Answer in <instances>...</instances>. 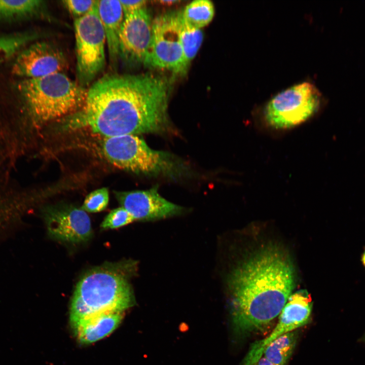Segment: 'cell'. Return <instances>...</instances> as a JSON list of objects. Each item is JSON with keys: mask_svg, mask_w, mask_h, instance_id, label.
Masks as SVG:
<instances>
[{"mask_svg": "<svg viewBox=\"0 0 365 365\" xmlns=\"http://www.w3.org/2000/svg\"><path fill=\"white\" fill-rule=\"evenodd\" d=\"M45 5L40 0H0V21L44 16Z\"/></svg>", "mask_w": 365, "mask_h": 365, "instance_id": "2e32d148", "label": "cell"}, {"mask_svg": "<svg viewBox=\"0 0 365 365\" xmlns=\"http://www.w3.org/2000/svg\"><path fill=\"white\" fill-rule=\"evenodd\" d=\"M123 312H104L71 324L76 337L81 343L91 344L112 333L121 323L123 317Z\"/></svg>", "mask_w": 365, "mask_h": 365, "instance_id": "9a60e30c", "label": "cell"}, {"mask_svg": "<svg viewBox=\"0 0 365 365\" xmlns=\"http://www.w3.org/2000/svg\"><path fill=\"white\" fill-rule=\"evenodd\" d=\"M115 195L121 206L134 221H156L181 215L186 211L161 196L157 187L147 190L115 192Z\"/></svg>", "mask_w": 365, "mask_h": 365, "instance_id": "7c38bea8", "label": "cell"}, {"mask_svg": "<svg viewBox=\"0 0 365 365\" xmlns=\"http://www.w3.org/2000/svg\"><path fill=\"white\" fill-rule=\"evenodd\" d=\"M169 85L148 74L105 75L87 90L83 107L71 126L86 127L104 137L170 130L167 114Z\"/></svg>", "mask_w": 365, "mask_h": 365, "instance_id": "6da1fadb", "label": "cell"}, {"mask_svg": "<svg viewBox=\"0 0 365 365\" xmlns=\"http://www.w3.org/2000/svg\"><path fill=\"white\" fill-rule=\"evenodd\" d=\"M179 1H176V0H174V1H173V0H170V1H159V3H160L161 4H162V5H167V6H168V5L170 6V5L175 4V3H179Z\"/></svg>", "mask_w": 365, "mask_h": 365, "instance_id": "484cf974", "label": "cell"}, {"mask_svg": "<svg viewBox=\"0 0 365 365\" xmlns=\"http://www.w3.org/2000/svg\"><path fill=\"white\" fill-rule=\"evenodd\" d=\"M152 23L145 8L125 15L119 36V59L128 65L149 62Z\"/></svg>", "mask_w": 365, "mask_h": 365, "instance_id": "9c48e42d", "label": "cell"}, {"mask_svg": "<svg viewBox=\"0 0 365 365\" xmlns=\"http://www.w3.org/2000/svg\"><path fill=\"white\" fill-rule=\"evenodd\" d=\"M361 261L364 267L365 268V248L364 249V250L361 254Z\"/></svg>", "mask_w": 365, "mask_h": 365, "instance_id": "4316f807", "label": "cell"}, {"mask_svg": "<svg viewBox=\"0 0 365 365\" xmlns=\"http://www.w3.org/2000/svg\"><path fill=\"white\" fill-rule=\"evenodd\" d=\"M28 113L46 123L77 113L84 106L87 90L63 72L24 79L18 85Z\"/></svg>", "mask_w": 365, "mask_h": 365, "instance_id": "277c9868", "label": "cell"}, {"mask_svg": "<svg viewBox=\"0 0 365 365\" xmlns=\"http://www.w3.org/2000/svg\"><path fill=\"white\" fill-rule=\"evenodd\" d=\"M97 10L105 36L111 65L116 67L119 59V36L124 15L120 1H97Z\"/></svg>", "mask_w": 365, "mask_h": 365, "instance_id": "5bb4252c", "label": "cell"}, {"mask_svg": "<svg viewBox=\"0 0 365 365\" xmlns=\"http://www.w3.org/2000/svg\"><path fill=\"white\" fill-rule=\"evenodd\" d=\"M214 14V6L208 0L193 1L181 12L183 21L188 26L197 29L209 24Z\"/></svg>", "mask_w": 365, "mask_h": 365, "instance_id": "ac0fdd59", "label": "cell"}, {"mask_svg": "<svg viewBox=\"0 0 365 365\" xmlns=\"http://www.w3.org/2000/svg\"><path fill=\"white\" fill-rule=\"evenodd\" d=\"M134 221L132 216L123 207L112 210L102 222L101 227L104 229H115L125 226Z\"/></svg>", "mask_w": 365, "mask_h": 365, "instance_id": "7402d4cb", "label": "cell"}, {"mask_svg": "<svg viewBox=\"0 0 365 365\" xmlns=\"http://www.w3.org/2000/svg\"><path fill=\"white\" fill-rule=\"evenodd\" d=\"M97 1L65 0L62 3L75 19L81 18L88 14L96 6Z\"/></svg>", "mask_w": 365, "mask_h": 365, "instance_id": "603a6c76", "label": "cell"}, {"mask_svg": "<svg viewBox=\"0 0 365 365\" xmlns=\"http://www.w3.org/2000/svg\"><path fill=\"white\" fill-rule=\"evenodd\" d=\"M40 37L38 32L32 31L0 36V63L19 53Z\"/></svg>", "mask_w": 365, "mask_h": 365, "instance_id": "d6986e66", "label": "cell"}, {"mask_svg": "<svg viewBox=\"0 0 365 365\" xmlns=\"http://www.w3.org/2000/svg\"><path fill=\"white\" fill-rule=\"evenodd\" d=\"M322 103V97L317 88L309 82H302L273 97L264 107V119L272 128L290 129L315 115Z\"/></svg>", "mask_w": 365, "mask_h": 365, "instance_id": "8992f818", "label": "cell"}, {"mask_svg": "<svg viewBox=\"0 0 365 365\" xmlns=\"http://www.w3.org/2000/svg\"><path fill=\"white\" fill-rule=\"evenodd\" d=\"M182 21L179 12L166 13L154 20L149 65L175 72L186 68L180 40Z\"/></svg>", "mask_w": 365, "mask_h": 365, "instance_id": "ba28073f", "label": "cell"}, {"mask_svg": "<svg viewBox=\"0 0 365 365\" xmlns=\"http://www.w3.org/2000/svg\"><path fill=\"white\" fill-rule=\"evenodd\" d=\"M101 150L111 164L135 173L174 176L178 174L182 166L174 156L152 149L137 135L105 137Z\"/></svg>", "mask_w": 365, "mask_h": 365, "instance_id": "5b68a950", "label": "cell"}, {"mask_svg": "<svg viewBox=\"0 0 365 365\" xmlns=\"http://www.w3.org/2000/svg\"><path fill=\"white\" fill-rule=\"evenodd\" d=\"M109 193L106 188L96 190L89 194L81 209L89 212H97L105 209L108 203Z\"/></svg>", "mask_w": 365, "mask_h": 365, "instance_id": "44dd1931", "label": "cell"}, {"mask_svg": "<svg viewBox=\"0 0 365 365\" xmlns=\"http://www.w3.org/2000/svg\"><path fill=\"white\" fill-rule=\"evenodd\" d=\"M298 333L284 334L267 345L263 355L275 365H286L296 345Z\"/></svg>", "mask_w": 365, "mask_h": 365, "instance_id": "e0dca14e", "label": "cell"}, {"mask_svg": "<svg viewBox=\"0 0 365 365\" xmlns=\"http://www.w3.org/2000/svg\"><path fill=\"white\" fill-rule=\"evenodd\" d=\"M359 341H360L361 342L365 344V333H364V334L363 335V336L361 337V338H360Z\"/></svg>", "mask_w": 365, "mask_h": 365, "instance_id": "83f0119b", "label": "cell"}, {"mask_svg": "<svg viewBox=\"0 0 365 365\" xmlns=\"http://www.w3.org/2000/svg\"><path fill=\"white\" fill-rule=\"evenodd\" d=\"M203 39V34L200 29L188 26L182 20L180 40L185 61L187 65L196 55L201 45Z\"/></svg>", "mask_w": 365, "mask_h": 365, "instance_id": "ffe728a7", "label": "cell"}, {"mask_svg": "<svg viewBox=\"0 0 365 365\" xmlns=\"http://www.w3.org/2000/svg\"><path fill=\"white\" fill-rule=\"evenodd\" d=\"M253 365H275L272 362L269 361L266 358L262 356L256 363Z\"/></svg>", "mask_w": 365, "mask_h": 365, "instance_id": "d4e9b609", "label": "cell"}, {"mask_svg": "<svg viewBox=\"0 0 365 365\" xmlns=\"http://www.w3.org/2000/svg\"><path fill=\"white\" fill-rule=\"evenodd\" d=\"M124 15H126L144 8L147 2L143 0L120 1Z\"/></svg>", "mask_w": 365, "mask_h": 365, "instance_id": "cb8c5ba5", "label": "cell"}, {"mask_svg": "<svg viewBox=\"0 0 365 365\" xmlns=\"http://www.w3.org/2000/svg\"><path fill=\"white\" fill-rule=\"evenodd\" d=\"M135 263L106 264L86 273L78 283L71 300V323L100 313L124 312L134 303L129 279Z\"/></svg>", "mask_w": 365, "mask_h": 365, "instance_id": "3957f363", "label": "cell"}, {"mask_svg": "<svg viewBox=\"0 0 365 365\" xmlns=\"http://www.w3.org/2000/svg\"><path fill=\"white\" fill-rule=\"evenodd\" d=\"M295 279L289 256L276 245L263 246L240 262L228 279L236 330L244 335L266 328L281 313Z\"/></svg>", "mask_w": 365, "mask_h": 365, "instance_id": "7a4b0ae2", "label": "cell"}, {"mask_svg": "<svg viewBox=\"0 0 365 365\" xmlns=\"http://www.w3.org/2000/svg\"><path fill=\"white\" fill-rule=\"evenodd\" d=\"M49 234L54 238L77 243L91 235L90 219L86 211L72 206L48 207L44 213Z\"/></svg>", "mask_w": 365, "mask_h": 365, "instance_id": "4fadbf2b", "label": "cell"}, {"mask_svg": "<svg viewBox=\"0 0 365 365\" xmlns=\"http://www.w3.org/2000/svg\"><path fill=\"white\" fill-rule=\"evenodd\" d=\"M312 306V298L307 290L301 289L291 294L279 314L276 326L268 336L252 344L242 365H253L262 356L264 348L270 343L307 324Z\"/></svg>", "mask_w": 365, "mask_h": 365, "instance_id": "30bf717a", "label": "cell"}, {"mask_svg": "<svg viewBox=\"0 0 365 365\" xmlns=\"http://www.w3.org/2000/svg\"><path fill=\"white\" fill-rule=\"evenodd\" d=\"M2 218L0 216V226H1L2 224H3V223H2L3 221H2Z\"/></svg>", "mask_w": 365, "mask_h": 365, "instance_id": "f1b7e54d", "label": "cell"}, {"mask_svg": "<svg viewBox=\"0 0 365 365\" xmlns=\"http://www.w3.org/2000/svg\"><path fill=\"white\" fill-rule=\"evenodd\" d=\"M97 4L88 14L75 19L74 24L77 82L85 88L103 71L105 64L106 40Z\"/></svg>", "mask_w": 365, "mask_h": 365, "instance_id": "52a82bcc", "label": "cell"}, {"mask_svg": "<svg viewBox=\"0 0 365 365\" xmlns=\"http://www.w3.org/2000/svg\"><path fill=\"white\" fill-rule=\"evenodd\" d=\"M67 66L66 58L61 49L50 42L38 41L19 52L12 72L25 79H34L62 72Z\"/></svg>", "mask_w": 365, "mask_h": 365, "instance_id": "8fae6325", "label": "cell"}]
</instances>
